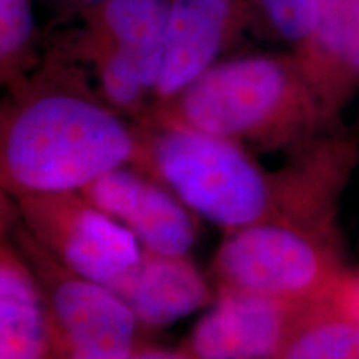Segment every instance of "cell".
Segmentation results:
<instances>
[{
  "label": "cell",
  "instance_id": "cell-1",
  "mask_svg": "<svg viewBox=\"0 0 359 359\" xmlns=\"http://www.w3.org/2000/svg\"><path fill=\"white\" fill-rule=\"evenodd\" d=\"M140 154L138 123L65 67L47 65L0 97V188L13 200L82 191Z\"/></svg>",
  "mask_w": 359,
  "mask_h": 359
},
{
  "label": "cell",
  "instance_id": "cell-2",
  "mask_svg": "<svg viewBox=\"0 0 359 359\" xmlns=\"http://www.w3.org/2000/svg\"><path fill=\"white\" fill-rule=\"evenodd\" d=\"M323 107L294 55H248L219 60L148 115L240 145L278 147L308 132Z\"/></svg>",
  "mask_w": 359,
  "mask_h": 359
},
{
  "label": "cell",
  "instance_id": "cell-3",
  "mask_svg": "<svg viewBox=\"0 0 359 359\" xmlns=\"http://www.w3.org/2000/svg\"><path fill=\"white\" fill-rule=\"evenodd\" d=\"M138 165L158 178L196 218L228 231L269 222L275 188L240 143L158 115L138 122Z\"/></svg>",
  "mask_w": 359,
  "mask_h": 359
},
{
  "label": "cell",
  "instance_id": "cell-4",
  "mask_svg": "<svg viewBox=\"0 0 359 359\" xmlns=\"http://www.w3.org/2000/svg\"><path fill=\"white\" fill-rule=\"evenodd\" d=\"M13 240L32 268L60 359H130L142 326L123 298L67 269L15 224Z\"/></svg>",
  "mask_w": 359,
  "mask_h": 359
},
{
  "label": "cell",
  "instance_id": "cell-5",
  "mask_svg": "<svg viewBox=\"0 0 359 359\" xmlns=\"http://www.w3.org/2000/svg\"><path fill=\"white\" fill-rule=\"evenodd\" d=\"M17 224L67 269L115 290L133 271L143 248L123 224L83 193H48L15 200Z\"/></svg>",
  "mask_w": 359,
  "mask_h": 359
},
{
  "label": "cell",
  "instance_id": "cell-6",
  "mask_svg": "<svg viewBox=\"0 0 359 359\" xmlns=\"http://www.w3.org/2000/svg\"><path fill=\"white\" fill-rule=\"evenodd\" d=\"M219 290H236L304 306L327 283V262L302 231L262 222L228 233L213 258Z\"/></svg>",
  "mask_w": 359,
  "mask_h": 359
},
{
  "label": "cell",
  "instance_id": "cell-7",
  "mask_svg": "<svg viewBox=\"0 0 359 359\" xmlns=\"http://www.w3.org/2000/svg\"><path fill=\"white\" fill-rule=\"evenodd\" d=\"M80 193L123 224L147 253L190 257L198 235V218L147 170L125 165Z\"/></svg>",
  "mask_w": 359,
  "mask_h": 359
},
{
  "label": "cell",
  "instance_id": "cell-8",
  "mask_svg": "<svg viewBox=\"0 0 359 359\" xmlns=\"http://www.w3.org/2000/svg\"><path fill=\"white\" fill-rule=\"evenodd\" d=\"M250 17L246 0H170L163 57L148 114L163 109L218 64Z\"/></svg>",
  "mask_w": 359,
  "mask_h": 359
},
{
  "label": "cell",
  "instance_id": "cell-9",
  "mask_svg": "<svg viewBox=\"0 0 359 359\" xmlns=\"http://www.w3.org/2000/svg\"><path fill=\"white\" fill-rule=\"evenodd\" d=\"M302 309L268 296L219 290L185 349L193 359H276Z\"/></svg>",
  "mask_w": 359,
  "mask_h": 359
},
{
  "label": "cell",
  "instance_id": "cell-10",
  "mask_svg": "<svg viewBox=\"0 0 359 359\" xmlns=\"http://www.w3.org/2000/svg\"><path fill=\"white\" fill-rule=\"evenodd\" d=\"M170 0H110L87 8L80 55L114 58L151 87L158 80Z\"/></svg>",
  "mask_w": 359,
  "mask_h": 359
},
{
  "label": "cell",
  "instance_id": "cell-11",
  "mask_svg": "<svg viewBox=\"0 0 359 359\" xmlns=\"http://www.w3.org/2000/svg\"><path fill=\"white\" fill-rule=\"evenodd\" d=\"M142 330H161L213 303L210 283L190 257L143 251L140 263L115 288Z\"/></svg>",
  "mask_w": 359,
  "mask_h": 359
},
{
  "label": "cell",
  "instance_id": "cell-12",
  "mask_svg": "<svg viewBox=\"0 0 359 359\" xmlns=\"http://www.w3.org/2000/svg\"><path fill=\"white\" fill-rule=\"evenodd\" d=\"M0 359H60L42 291L12 235L0 240Z\"/></svg>",
  "mask_w": 359,
  "mask_h": 359
},
{
  "label": "cell",
  "instance_id": "cell-13",
  "mask_svg": "<svg viewBox=\"0 0 359 359\" xmlns=\"http://www.w3.org/2000/svg\"><path fill=\"white\" fill-rule=\"evenodd\" d=\"M294 57L323 105L359 83V0H318L316 22Z\"/></svg>",
  "mask_w": 359,
  "mask_h": 359
},
{
  "label": "cell",
  "instance_id": "cell-14",
  "mask_svg": "<svg viewBox=\"0 0 359 359\" xmlns=\"http://www.w3.org/2000/svg\"><path fill=\"white\" fill-rule=\"evenodd\" d=\"M276 359H359V316H299Z\"/></svg>",
  "mask_w": 359,
  "mask_h": 359
},
{
  "label": "cell",
  "instance_id": "cell-15",
  "mask_svg": "<svg viewBox=\"0 0 359 359\" xmlns=\"http://www.w3.org/2000/svg\"><path fill=\"white\" fill-rule=\"evenodd\" d=\"M37 43L35 0H0V87H17L34 74Z\"/></svg>",
  "mask_w": 359,
  "mask_h": 359
},
{
  "label": "cell",
  "instance_id": "cell-16",
  "mask_svg": "<svg viewBox=\"0 0 359 359\" xmlns=\"http://www.w3.org/2000/svg\"><path fill=\"white\" fill-rule=\"evenodd\" d=\"M278 37L296 48L306 42L316 22L318 0H253Z\"/></svg>",
  "mask_w": 359,
  "mask_h": 359
},
{
  "label": "cell",
  "instance_id": "cell-17",
  "mask_svg": "<svg viewBox=\"0 0 359 359\" xmlns=\"http://www.w3.org/2000/svg\"><path fill=\"white\" fill-rule=\"evenodd\" d=\"M17 222H19V212H17L15 200L4 188H0V240L12 235Z\"/></svg>",
  "mask_w": 359,
  "mask_h": 359
},
{
  "label": "cell",
  "instance_id": "cell-18",
  "mask_svg": "<svg viewBox=\"0 0 359 359\" xmlns=\"http://www.w3.org/2000/svg\"><path fill=\"white\" fill-rule=\"evenodd\" d=\"M130 359H193L190 353L183 349L163 348H140Z\"/></svg>",
  "mask_w": 359,
  "mask_h": 359
},
{
  "label": "cell",
  "instance_id": "cell-19",
  "mask_svg": "<svg viewBox=\"0 0 359 359\" xmlns=\"http://www.w3.org/2000/svg\"><path fill=\"white\" fill-rule=\"evenodd\" d=\"M69 2L77 4V6H82V7H85V11H87V8H92V7L100 6V4L110 2V0H69Z\"/></svg>",
  "mask_w": 359,
  "mask_h": 359
},
{
  "label": "cell",
  "instance_id": "cell-20",
  "mask_svg": "<svg viewBox=\"0 0 359 359\" xmlns=\"http://www.w3.org/2000/svg\"><path fill=\"white\" fill-rule=\"evenodd\" d=\"M353 294H354L353 306L356 308V313H354V314H358V316H359V280H358V283H356V288L353 290Z\"/></svg>",
  "mask_w": 359,
  "mask_h": 359
}]
</instances>
